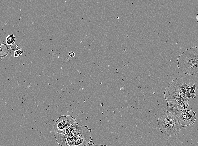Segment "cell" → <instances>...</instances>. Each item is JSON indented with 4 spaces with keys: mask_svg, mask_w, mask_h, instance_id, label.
I'll use <instances>...</instances> for the list:
<instances>
[{
    "mask_svg": "<svg viewBox=\"0 0 198 146\" xmlns=\"http://www.w3.org/2000/svg\"><path fill=\"white\" fill-rule=\"evenodd\" d=\"M197 1H198V0H197Z\"/></svg>",
    "mask_w": 198,
    "mask_h": 146,
    "instance_id": "obj_21",
    "label": "cell"
},
{
    "mask_svg": "<svg viewBox=\"0 0 198 146\" xmlns=\"http://www.w3.org/2000/svg\"><path fill=\"white\" fill-rule=\"evenodd\" d=\"M187 75H195L198 74V60L189 65L181 71Z\"/></svg>",
    "mask_w": 198,
    "mask_h": 146,
    "instance_id": "obj_8",
    "label": "cell"
},
{
    "mask_svg": "<svg viewBox=\"0 0 198 146\" xmlns=\"http://www.w3.org/2000/svg\"><path fill=\"white\" fill-rule=\"evenodd\" d=\"M91 130L86 126H82L77 123L75 133L73 136L74 140L85 139L93 140L91 135Z\"/></svg>",
    "mask_w": 198,
    "mask_h": 146,
    "instance_id": "obj_4",
    "label": "cell"
},
{
    "mask_svg": "<svg viewBox=\"0 0 198 146\" xmlns=\"http://www.w3.org/2000/svg\"><path fill=\"white\" fill-rule=\"evenodd\" d=\"M68 55L70 56L72 58L75 56V54L73 51H71L68 53Z\"/></svg>",
    "mask_w": 198,
    "mask_h": 146,
    "instance_id": "obj_19",
    "label": "cell"
},
{
    "mask_svg": "<svg viewBox=\"0 0 198 146\" xmlns=\"http://www.w3.org/2000/svg\"><path fill=\"white\" fill-rule=\"evenodd\" d=\"M0 47V54L1 57L6 56L9 52V48L5 43H1Z\"/></svg>",
    "mask_w": 198,
    "mask_h": 146,
    "instance_id": "obj_12",
    "label": "cell"
},
{
    "mask_svg": "<svg viewBox=\"0 0 198 146\" xmlns=\"http://www.w3.org/2000/svg\"><path fill=\"white\" fill-rule=\"evenodd\" d=\"M16 38L14 35H8L6 39V42L7 45H11L15 43Z\"/></svg>",
    "mask_w": 198,
    "mask_h": 146,
    "instance_id": "obj_13",
    "label": "cell"
},
{
    "mask_svg": "<svg viewBox=\"0 0 198 146\" xmlns=\"http://www.w3.org/2000/svg\"><path fill=\"white\" fill-rule=\"evenodd\" d=\"M24 53L23 50L21 49H17L15 50L14 52V56L15 57H20Z\"/></svg>",
    "mask_w": 198,
    "mask_h": 146,
    "instance_id": "obj_16",
    "label": "cell"
},
{
    "mask_svg": "<svg viewBox=\"0 0 198 146\" xmlns=\"http://www.w3.org/2000/svg\"><path fill=\"white\" fill-rule=\"evenodd\" d=\"M183 83L176 78L169 83L164 93L166 101L172 102L181 105L182 100L186 97L180 89V87Z\"/></svg>",
    "mask_w": 198,
    "mask_h": 146,
    "instance_id": "obj_2",
    "label": "cell"
},
{
    "mask_svg": "<svg viewBox=\"0 0 198 146\" xmlns=\"http://www.w3.org/2000/svg\"><path fill=\"white\" fill-rule=\"evenodd\" d=\"M54 136L57 143L62 146H68V143L74 140L73 137H70L64 134L55 133Z\"/></svg>",
    "mask_w": 198,
    "mask_h": 146,
    "instance_id": "obj_7",
    "label": "cell"
},
{
    "mask_svg": "<svg viewBox=\"0 0 198 146\" xmlns=\"http://www.w3.org/2000/svg\"><path fill=\"white\" fill-rule=\"evenodd\" d=\"M186 98L188 99L191 98L194 99L196 98V96L195 93H191L188 92L185 95Z\"/></svg>",
    "mask_w": 198,
    "mask_h": 146,
    "instance_id": "obj_17",
    "label": "cell"
},
{
    "mask_svg": "<svg viewBox=\"0 0 198 146\" xmlns=\"http://www.w3.org/2000/svg\"><path fill=\"white\" fill-rule=\"evenodd\" d=\"M198 60V47L194 46L184 51L177 60L178 67L182 71L187 66Z\"/></svg>",
    "mask_w": 198,
    "mask_h": 146,
    "instance_id": "obj_3",
    "label": "cell"
},
{
    "mask_svg": "<svg viewBox=\"0 0 198 146\" xmlns=\"http://www.w3.org/2000/svg\"><path fill=\"white\" fill-rule=\"evenodd\" d=\"M196 20H197V23H198V12L197 13V16L196 17Z\"/></svg>",
    "mask_w": 198,
    "mask_h": 146,
    "instance_id": "obj_20",
    "label": "cell"
},
{
    "mask_svg": "<svg viewBox=\"0 0 198 146\" xmlns=\"http://www.w3.org/2000/svg\"><path fill=\"white\" fill-rule=\"evenodd\" d=\"M158 123L161 132L168 136L177 135L182 128L178 119L167 111L160 115Z\"/></svg>",
    "mask_w": 198,
    "mask_h": 146,
    "instance_id": "obj_1",
    "label": "cell"
},
{
    "mask_svg": "<svg viewBox=\"0 0 198 146\" xmlns=\"http://www.w3.org/2000/svg\"><path fill=\"white\" fill-rule=\"evenodd\" d=\"M77 122L74 123L68 128L64 130V134L70 137H73L76 131Z\"/></svg>",
    "mask_w": 198,
    "mask_h": 146,
    "instance_id": "obj_11",
    "label": "cell"
},
{
    "mask_svg": "<svg viewBox=\"0 0 198 146\" xmlns=\"http://www.w3.org/2000/svg\"><path fill=\"white\" fill-rule=\"evenodd\" d=\"M178 119L182 128L192 125L194 124L195 122L194 121L190 120L187 117L184 109L183 113Z\"/></svg>",
    "mask_w": 198,
    "mask_h": 146,
    "instance_id": "obj_9",
    "label": "cell"
},
{
    "mask_svg": "<svg viewBox=\"0 0 198 146\" xmlns=\"http://www.w3.org/2000/svg\"><path fill=\"white\" fill-rule=\"evenodd\" d=\"M196 87V84L194 83L193 86L188 88V92L191 93H195Z\"/></svg>",
    "mask_w": 198,
    "mask_h": 146,
    "instance_id": "obj_18",
    "label": "cell"
},
{
    "mask_svg": "<svg viewBox=\"0 0 198 146\" xmlns=\"http://www.w3.org/2000/svg\"><path fill=\"white\" fill-rule=\"evenodd\" d=\"M190 87V86L187 83H183L182 85L180 87V89L183 93L185 95L188 92V88Z\"/></svg>",
    "mask_w": 198,
    "mask_h": 146,
    "instance_id": "obj_15",
    "label": "cell"
},
{
    "mask_svg": "<svg viewBox=\"0 0 198 146\" xmlns=\"http://www.w3.org/2000/svg\"><path fill=\"white\" fill-rule=\"evenodd\" d=\"M67 116L62 115L60 116L54 126L55 133L64 134V130L67 128Z\"/></svg>",
    "mask_w": 198,
    "mask_h": 146,
    "instance_id": "obj_6",
    "label": "cell"
},
{
    "mask_svg": "<svg viewBox=\"0 0 198 146\" xmlns=\"http://www.w3.org/2000/svg\"><path fill=\"white\" fill-rule=\"evenodd\" d=\"M189 104V99L186 98V97L183 98L182 101L181 106L185 110L187 109Z\"/></svg>",
    "mask_w": 198,
    "mask_h": 146,
    "instance_id": "obj_14",
    "label": "cell"
},
{
    "mask_svg": "<svg viewBox=\"0 0 198 146\" xmlns=\"http://www.w3.org/2000/svg\"><path fill=\"white\" fill-rule=\"evenodd\" d=\"M167 109V111L178 119L184 110L181 105L171 101H168Z\"/></svg>",
    "mask_w": 198,
    "mask_h": 146,
    "instance_id": "obj_5",
    "label": "cell"
},
{
    "mask_svg": "<svg viewBox=\"0 0 198 146\" xmlns=\"http://www.w3.org/2000/svg\"><path fill=\"white\" fill-rule=\"evenodd\" d=\"M93 140L85 139H81L73 140L69 142L68 146H84L87 145L90 142H93Z\"/></svg>",
    "mask_w": 198,
    "mask_h": 146,
    "instance_id": "obj_10",
    "label": "cell"
}]
</instances>
